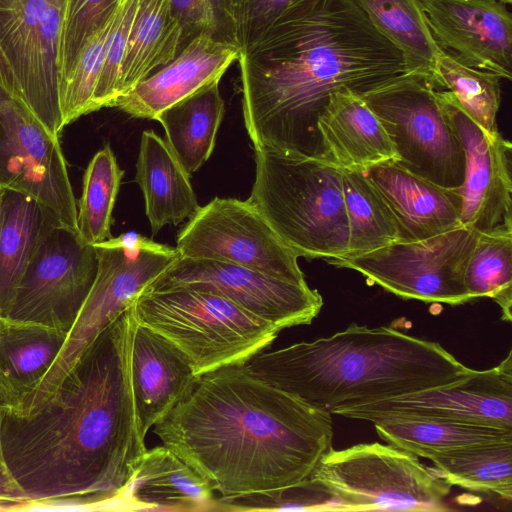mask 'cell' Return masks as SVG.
Instances as JSON below:
<instances>
[{
  "mask_svg": "<svg viewBox=\"0 0 512 512\" xmlns=\"http://www.w3.org/2000/svg\"><path fill=\"white\" fill-rule=\"evenodd\" d=\"M130 307L31 414L0 407V456L27 510H120L146 452L131 386Z\"/></svg>",
  "mask_w": 512,
  "mask_h": 512,
  "instance_id": "obj_1",
  "label": "cell"
},
{
  "mask_svg": "<svg viewBox=\"0 0 512 512\" xmlns=\"http://www.w3.org/2000/svg\"><path fill=\"white\" fill-rule=\"evenodd\" d=\"M238 60L254 149L329 162L318 119L330 96H363L410 73L354 0H294Z\"/></svg>",
  "mask_w": 512,
  "mask_h": 512,
  "instance_id": "obj_2",
  "label": "cell"
},
{
  "mask_svg": "<svg viewBox=\"0 0 512 512\" xmlns=\"http://www.w3.org/2000/svg\"><path fill=\"white\" fill-rule=\"evenodd\" d=\"M154 433L228 496L311 476L332 449L331 413L250 374L243 365L202 375Z\"/></svg>",
  "mask_w": 512,
  "mask_h": 512,
  "instance_id": "obj_3",
  "label": "cell"
},
{
  "mask_svg": "<svg viewBox=\"0 0 512 512\" xmlns=\"http://www.w3.org/2000/svg\"><path fill=\"white\" fill-rule=\"evenodd\" d=\"M256 378L331 414L450 384L473 369L439 343L356 323L329 337L253 356Z\"/></svg>",
  "mask_w": 512,
  "mask_h": 512,
  "instance_id": "obj_4",
  "label": "cell"
},
{
  "mask_svg": "<svg viewBox=\"0 0 512 512\" xmlns=\"http://www.w3.org/2000/svg\"><path fill=\"white\" fill-rule=\"evenodd\" d=\"M255 164L247 201L298 257L328 259L348 253L340 167L273 150H255Z\"/></svg>",
  "mask_w": 512,
  "mask_h": 512,
  "instance_id": "obj_5",
  "label": "cell"
},
{
  "mask_svg": "<svg viewBox=\"0 0 512 512\" xmlns=\"http://www.w3.org/2000/svg\"><path fill=\"white\" fill-rule=\"evenodd\" d=\"M137 322L175 344L198 377L247 363L280 332L231 300L208 291H142L131 306Z\"/></svg>",
  "mask_w": 512,
  "mask_h": 512,
  "instance_id": "obj_6",
  "label": "cell"
},
{
  "mask_svg": "<svg viewBox=\"0 0 512 512\" xmlns=\"http://www.w3.org/2000/svg\"><path fill=\"white\" fill-rule=\"evenodd\" d=\"M98 270L54 363L20 413L36 410L60 385L85 349L178 257L176 247L127 232L94 244Z\"/></svg>",
  "mask_w": 512,
  "mask_h": 512,
  "instance_id": "obj_7",
  "label": "cell"
},
{
  "mask_svg": "<svg viewBox=\"0 0 512 512\" xmlns=\"http://www.w3.org/2000/svg\"><path fill=\"white\" fill-rule=\"evenodd\" d=\"M335 511H447L450 485L435 468L389 444L361 443L326 453L310 476Z\"/></svg>",
  "mask_w": 512,
  "mask_h": 512,
  "instance_id": "obj_8",
  "label": "cell"
},
{
  "mask_svg": "<svg viewBox=\"0 0 512 512\" xmlns=\"http://www.w3.org/2000/svg\"><path fill=\"white\" fill-rule=\"evenodd\" d=\"M431 77L407 73L362 99L393 143L404 169L445 188H458L465 175V153Z\"/></svg>",
  "mask_w": 512,
  "mask_h": 512,
  "instance_id": "obj_9",
  "label": "cell"
},
{
  "mask_svg": "<svg viewBox=\"0 0 512 512\" xmlns=\"http://www.w3.org/2000/svg\"><path fill=\"white\" fill-rule=\"evenodd\" d=\"M478 233L458 226L422 240L394 242L374 251L325 259L355 270L404 299L452 306L475 300L464 284V272Z\"/></svg>",
  "mask_w": 512,
  "mask_h": 512,
  "instance_id": "obj_10",
  "label": "cell"
},
{
  "mask_svg": "<svg viewBox=\"0 0 512 512\" xmlns=\"http://www.w3.org/2000/svg\"><path fill=\"white\" fill-rule=\"evenodd\" d=\"M98 270L94 245L53 219L44 230L5 317L65 332L73 326Z\"/></svg>",
  "mask_w": 512,
  "mask_h": 512,
  "instance_id": "obj_11",
  "label": "cell"
},
{
  "mask_svg": "<svg viewBox=\"0 0 512 512\" xmlns=\"http://www.w3.org/2000/svg\"><path fill=\"white\" fill-rule=\"evenodd\" d=\"M179 256L235 264L306 283L298 255L247 200L215 197L179 232Z\"/></svg>",
  "mask_w": 512,
  "mask_h": 512,
  "instance_id": "obj_12",
  "label": "cell"
},
{
  "mask_svg": "<svg viewBox=\"0 0 512 512\" xmlns=\"http://www.w3.org/2000/svg\"><path fill=\"white\" fill-rule=\"evenodd\" d=\"M0 187L31 196L77 230V203L59 137L22 101L1 89Z\"/></svg>",
  "mask_w": 512,
  "mask_h": 512,
  "instance_id": "obj_13",
  "label": "cell"
},
{
  "mask_svg": "<svg viewBox=\"0 0 512 512\" xmlns=\"http://www.w3.org/2000/svg\"><path fill=\"white\" fill-rule=\"evenodd\" d=\"M188 288L221 295L279 331L307 325L323 299L307 283H295L247 267L179 256L143 291Z\"/></svg>",
  "mask_w": 512,
  "mask_h": 512,
  "instance_id": "obj_14",
  "label": "cell"
},
{
  "mask_svg": "<svg viewBox=\"0 0 512 512\" xmlns=\"http://www.w3.org/2000/svg\"><path fill=\"white\" fill-rule=\"evenodd\" d=\"M337 415L372 423L432 419L512 430V351L497 366L472 370L456 382L350 407Z\"/></svg>",
  "mask_w": 512,
  "mask_h": 512,
  "instance_id": "obj_15",
  "label": "cell"
},
{
  "mask_svg": "<svg viewBox=\"0 0 512 512\" xmlns=\"http://www.w3.org/2000/svg\"><path fill=\"white\" fill-rule=\"evenodd\" d=\"M438 92L465 153L464 180L457 188L460 225L478 234H512L511 143L500 133H485L448 90Z\"/></svg>",
  "mask_w": 512,
  "mask_h": 512,
  "instance_id": "obj_16",
  "label": "cell"
},
{
  "mask_svg": "<svg viewBox=\"0 0 512 512\" xmlns=\"http://www.w3.org/2000/svg\"><path fill=\"white\" fill-rule=\"evenodd\" d=\"M443 51L471 67L512 78V17L501 0H417Z\"/></svg>",
  "mask_w": 512,
  "mask_h": 512,
  "instance_id": "obj_17",
  "label": "cell"
},
{
  "mask_svg": "<svg viewBox=\"0 0 512 512\" xmlns=\"http://www.w3.org/2000/svg\"><path fill=\"white\" fill-rule=\"evenodd\" d=\"M130 373L143 437L191 394L200 378L175 344L136 319Z\"/></svg>",
  "mask_w": 512,
  "mask_h": 512,
  "instance_id": "obj_18",
  "label": "cell"
},
{
  "mask_svg": "<svg viewBox=\"0 0 512 512\" xmlns=\"http://www.w3.org/2000/svg\"><path fill=\"white\" fill-rule=\"evenodd\" d=\"M239 54L232 45L203 33L170 63L119 96L112 107L131 117L155 120L172 104L206 85L219 82Z\"/></svg>",
  "mask_w": 512,
  "mask_h": 512,
  "instance_id": "obj_19",
  "label": "cell"
},
{
  "mask_svg": "<svg viewBox=\"0 0 512 512\" xmlns=\"http://www.w3.org/2000/svg\"><path fill=\"white\" fill-rule=\"evenodd\" d=\"M362 170L392 211L399 241L422 240L461 226V197L457 188L437 185L394 160Z\"/></svg>",
  "mask_w": 512,
  "mask_h": 512,
  "instance_id": "obj_20",
  "label": "cell"
},
{
  "mask_svg": "<svg viewBox=\"0 0 512 512\" xmlns=\"http://www.w3.org/2000/svg\"><path fill=\"white\" fill-rule=\"evenodd\" d=\"M214 492L205 477L162 444L144 453L120 510L216 511Z\"/></svg>",
  "mask_w": 512,
  "mask_h": 512,
  "instance_id": "obj_21",
  "label": "cell"
},
{
  "mask_svg": "<svg viewBox=\"0 0 512 512\" xmlns=\"http://www.w3.org/2000/svg\"><path fill=\"white\" fill-rule=\"evenodd\" d=\"M68 332L0 316V407L21 413L52 364Z\"/></svg>",
  "mask_w": 512,
  "mask_h": 512,
  "instance_id": "obj_22",
  "label": "cell"
},
{
  "mask_svg": "<svg viewBox=\"0 0 512 512\" xmlns=\"http://www.w3.org/2000/svg\"><path fill=\"white\" fill-rule=\"evenodd\" d=\"M330 162L344 169H366L396 159L392 141L362 97L338 91L318 119Z\"/></svg>",
  "mask_w": 512,
  "mask_h": 512,
  "instance_id": "obj_23",
  "label": "cell"
},
{
  "mask_svg": "<svg viewBox=\"0 0 512 512\" xmlns=\"http://www.w3.org/2000/svg\"><path fill=\"white\" fill-rule=\"evenodd\" d=\"M135 181L140 186L153 234L192 218L200 208L190 175L167 142L153 130L141 136Z\"/></svg>",
  "mask_w": 512,
  "mask_h": 512,
  "instance_id": "obj_24",
  "label": "cell"
},
{
  "mask_svg": "<svg viewBox=\"0 0 512 512\" xmlns=\"http://www.w3.org/2000/svg\"><path fill=\"white\" fill-rule=\"evenodd\" d=\"M53 219L57 218L31 196L2 188L0 195L1 317H5L9 312L40 238Z\"/></svg>",
  "mask_w": 512,
  "mask_h": 512,
  "instance_id": "obj_25",
  "label": "cell"
},
{
  "mask_svg": "<svg viewBox=\"0 0 512 512\" xmlns=\"http://www.w3.org/2000/svg\"><path fill=\"white\" fill-rule=\"evenodd\" d=\"M224 112L219 82H214L172 104L155 117L165 130V141L189 175L211 156Z\"/></svg>",
  "mask_w": 512,
  "mask_h": 512,
  "instance_id": "obj_26",
  "label": "cell"
},
{
  "mask_svg": "<svg viewBox=\"0 0 512 512\" xmlns=\"http://www.w3.org/2000/svg\"><path fill=\"white\" fill-rule=\"evenodd\" d=\"M181 36L170 0H139L122 65L119 96L170 63L181 51Z\"/></svg>",
  "mask_w": 512,
  "mask_h": 512,
  "instance_id": "obj_27",
  "label": "cell"
},
{
  "mask_svg": "<svg viewBox=\"0 0 512 512\" xmlns=\"http://www.w3.org/2000/svg\"><path fill=\"white\" fill-rule=\"evenodd\" d=\"M374 427L387 444L430 460L454 450L512 440V430L443 420L395 419Z\"/></svg>",
  "mask_w": 512,
  "mask_h": 512,
  "instance_id": "obj_28",
  "label": "cell"
},
{
  "mask_svg": "<svg viewBox=\"0 0 512 512\" xmlns=\"http://www.w3.org/2000/svg\"><path fill=\"white\" fill-rule=\"evenodd\" d=\"M50 0H0V46L12 68L18 98L37 117V56Z\"/></svg>",
  "mask_w": 512,
  "mask_h": 512,
  "instance_id": "obj_29",
  "label": "cell"
},
{
  "mask_svg": "<svg viewBox=\"0 0 512 512\" xmlns=\"http://www.w3.org/2000/svg\"><path fill=\"white\" fill-rule=\"evenodd\" d=\"M377 30L403 54L410 73L432 78L440 47L417 0H354Z\"/></svg>",
  "mask_w": 512,
  "mask_h": 512,
  "instance_id": "obj_30",
  "label": "cell"
},
{
  "mask_svg": "<svg viewBox=\"0 0 512 512\" xmlns=\"http://www.w3.org/2000/svg\"><path fill=\"white\" fill-rule=\"evenodd\" d=\"M342 170V189L349 228L348 253H368L399 241L395 217L362 169Z\"/></svg>",
  "mask_w": 512,
  "mask_h": 512,
  "instance_id": "obj_31",
  "label": "cell"
},
{
  "mask_svg": "<svg viewBox=\"0 0 512 512\" xmlns=\"http://www.w3.org/2000/svg\"><path fill=\"white\" fill-rule=\"evenodd\" d=\"M431 461L452 486L512 499V440L454 450Z\"/></svg>",
  "mask_w": 512,
  "mask_h": 512,
  "instance_id": "obj_32",
  "label": "cell"
},
{
  "mask_svg": "<svg viewBox=\"0 0 512 512\" xmlns=\"http://www.w3.org/2000/svg\"><path fill=\"white\" fill-rule=\"evenodd\" d=\"M432 79L454 96L461 109L485 133L490 136L499 133L496 121L501 103L499 75L466 65L441 49L434 62Z\"/></svg>",
  "mask_w": 512,
  "mask_h": 512,
  "instance_id": "obj_33",
  "label": "cell"
},
{
  "mask_svg": "<svg viewBox=\"0 0 512 512\" xmlns=\"http://www.w3.org/2000/svg\"><path fill=\"white\" fill-rule=\"evenodd\" d=\"M123 175L110 146L99 150L90 160L77 204V232L86 244L111 238L112 211Z\"/></svg>",
  "mask_w": 512,
  "mask_h": 512,
  "instance_id": "obj_34",
  "label": "cell"
},
{
  "mask_svg": "<svg viewBox=\"0 0 512 512\" xmlns=\"http://www.w3.org/2000/svg\"><path fill=\"white\" fill-rule=\"evenodd\" d=\"M464 284L474 298H491L502 320H512V234H478L464 272Z\"/></svg>",
  "mask_w": 512,
  "mask_h": 512,
  "instance_id": "obj_35",
  "label": "cell"
},
{
  "mask_svg": "<svg viewBox=\"0 0 512 512\" xmlns=\"http://www.w3.org/2000/svg\"><path fill=\"white\" fill-rule=\"evenodd\" d=\"M294 0H211L213 37L243 53ZM239 54V55H240Z\"/></svg>",
  "mask_w": 512,
  "mask_h": 512,
  "instance_id": "obj_36",
  "label": "cell"
},
{
  "mask_svg": "<svg viewBox=\"0 0 512 512\" xmlns=\"http://www.w3.org/2000/svg\"><path fill=\"white\" fill-rule=\"evenodd\" d=\"M113 17L89 38L73 68L59 85L58 98L62 128L81 116L95 111L94 96Z\"/></svg>",
  "mask_w": 512,
  "mask_h": 512,
  "instance_id": "obj_37",
  "label": "cell"
},
{
  "mask_svg": "<svg viewBox=\"0 0 512 512\" xmlns=\"http://www.w3.org/2000/svg\"><path fill=\"white\" fill-rule=\"evenodd\" d=\"M284 510L335 511V503L324 486L311 477L280 488L216 498V511Z\"/></svg>",
  "mask_w": 512,
  "mask_h": 512,
  "instance_id": "obj_38",
  "label": "cell"
},
{
  "mask_svg": "<svg viewBox=\"0 0 512 512\" xmlns=\"http://www.w3.org/2000/svg\"><path fill=\"white\" fill-rule=\"evenodd\" d=\"M121 0H65L59 56V85L89 38L114 16Z\"/></svg>",
  "mask_w": 512,
  "mask_h": 512,
  "instance_id": "obj_39",
  "label": "cell"
},
{
  "mask_svg": "<svg viewBox=\"0 0 512 512\" xmlns=\"http://www.w3.org/2000/svg\"><path fill=\"white\" fill-rule=\"evenodd\" d=\"M139 0H121L106 39L102 70L94 96V109L112 107L120 95L122 65Z\"/></svg>",
  "mask_w": 512,
  "mask_h": 512,
  "instance_id": "obj_40",
  "label": "cell"
},
{
  "mask_svg": "<svg viewBox=\"0 0 512 512\" xmlns=\"http://www.w3.org/2000/svg\"><path fill=\"white\" fill-rule=\"evenodd\" d=\"M170 4L182 30L181 50L203 33L213 36L215 19L211 0H170Z\"/></svg>",
  "mask_w": 512,
  "mask_h": 512,
  "instance_id": "obj_41",
  "label": "cell"
},
{
  "mask_svg": "<svg viewBox=\"0 0 512 512\" xmlns=\"http://www.w3.org/2000/svg\"><path fill=\"white\" fill-rule=\"evenodd\" d=\"M0 501L6 503L10 511H26L29 500L12 477L4 461L0 457Z\"/></svg>",
  "mask_w": 512,
  "mask_h": 512,
  "instance_id": "obj_42",
  "label": "cell"
},
{
  "mask_svg": "<svg viewBox=\"0 0 512 512\" xmlns=\"http://www.w3.org/2000/svg\"><path fill=\"white\" fill-rule=\"evenodd\" d=\"M0 89L18 98L16 81L12 68L0 46ZM19 99V98H18Z\"/></svg>",
  "mask_w": 512,
  "mask_h": 512,
  "instance_id": "obj_43",
  "label": "cell"
},
{
  "mask_svg": "<svg viewBox=\"0 0 512 512\" xmlns=\"http://www.w3.org/2000/svg\"><path fill=\"white\" fill-rule=\"evenodd\" d=\"M0 511H10V508L6 503L0 501Z\"/></svg>",
  "mask_w": 512,
  "mask_h": 512,
  "instance_id": "obj_44",
  "label": "cell"
},
{
  "mask_svg": "<svg viewBox=\"0 0 512 512\" xmlns=\"http://www.w3.org/2000/svg\"><path fill=\"white\" fill-rule=\"evenodd\" d=\"M501 1L504 2L507 5L512 3V0H501Z\"/></svg>",
  "mask_w": 512,
  "mask_h": 512,
  "instance_id": "obj_45",
  "label": "cell"
},
{
  "mask_svg": "<svg viewBox=\"0 0 512 512\" xmlns=\"http://www.w3.org/2000/svg\"><path fill=\"white\" fill-rule=\"evenodd\" d=\"M2 187H0V195H1Z\"/></svg>",
  "mask_w": 512,
  "mask_h": 512,
  "instance_id": "obj_46",
  "label": "cell"
},
{
  "mask_svg": "<svg viewBox=\"0 0 512 512\" xmlns=\"http://www.w3.org/2000/svg\"><path fill=\"white\" fill-rule=\"evenodd\" d=\"M1 457V456H0Z\"/></svg>",
  "mask_w": 512,
  "mask_h": 512,
  "instance_id": "obj_47",
  "label": "cell"
}]
</instances>
